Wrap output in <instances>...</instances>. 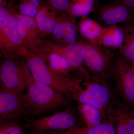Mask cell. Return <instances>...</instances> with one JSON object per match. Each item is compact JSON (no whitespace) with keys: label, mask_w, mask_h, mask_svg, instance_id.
Here are the masks:
<instances>
[{"label":"cell","mask_w":134,"mask_h":134,"mask_svg":"<svg viewBox=\"0 0 134 134\" xmlns=\"http://www.w3.org/2000/svg\"><path fill=\"white\" fill-rule=\"evenodd\" d=\"M113 1L122 3L132 9H134V0H113Z\"/></svg>","instance_id":"obj_28"},{"label":"cell","mask_w":134,"mask_h":134,"mask_svg":"<svg viewBox=\"0 0 134 134\" xmlns=\"http://www.w3.org/2000/svg\"><path fill=\"white\" fill-rule=\"evenodd\" d=\"M85 134H117V132L113 123L109 121L91 127H86Z\"/></svg>","instance_id":"obj_23"},{"label":"cell","mask_w":134,"mask_h":134,"mask_svg":"<svg viewBox=\"0 0 134 134\" xmlns=\"http://www.w3.org/2000/svg\"><path fill=\"white\" fill-rule=\"evenodd\" d=\"M73 0H48L50 5L58 12H67Z\"/></svg>","instance_id":"obj_26"},{"label":"cell","mask_w":134,"mask_h":134,"mask_svg":"<svg viewBox=\"0 0 134 134\" xmlns=\"http://www.w3.org/2000/svg\"><path fill=\"white\" fill-rule=\"evenodd\" d=\"M27 111L25 94L13 92L1 87L0 120H18Z\"/></svg>","instance_id":"obj_10"},{"label":"cell","mask_w":134,"mask_h":134,"mask_svg":"<svg viewBox=\"0 0 134 134\" xmlns=\"http://www.w3.org/2000/svg\"><path fill=\"white\" fill-rule=\"evenodd\" d=\"M32 77L24 58L5 59L1 64V87L8 90L23 93Z\"/></svg>","instance_id":"obj_4"},{"label":"cell","mask_w":134,"mask_h":134,"mask_svg":"<svg viewBox=\"0 0 134 134\" xmlns=\"http://www.w3.org/2000/svg\"><path fill=\"white\" fill-rule=\"evenodd\" d=\"M75 115L68 111L54 113L37 119L28 120L26 126L32 132L38 134H50L64 132L76 126Z\"/></svg>","instance_id":"obj_8"},{"label":"cell","mask_w":134,"mask_h":134,"mask_svg":"<svg viewBox=\"0 0 134 134\" xmlns=\"http://www.w3.org/2000/svg\"><path fill=\"white\" fill-rule=\"evenodd\" d=\"M32 50L39 55L52 69L59 74L71 77L69 73L75 71L66 59L57 53L38 46H36Z\"/></svg>","instance_id":"obj_15"},{"label":"cell","mask_w":134,"mask_h":134,"mask_svg":"<svg viewBox=\"0 0 134 134\" xmlns=\"http://www.w3.org/2000/svg\"><path fill=\"white\" fill-rule=\"evenodd\" d=\"M46 0H20L18 6L19 14L35 18Z\"/></svg>","instance_id":"obj_20"},{"label":"cell","mask_w":134,"mask_h":134,"mask_svg":"<svg viewBox=\"0 0 134 134\" xmlns=\"http://www.w3.org/2000/svg\"><path fill=\"white\" fill-rule=\"evenodd\" d=\"M105 82L93 80L84 83L73 94L78 103L90 104L98 108L103 115L107 114L114 103L111 90Z\"/></svg>","instance_id":"obj_6"},{"label":"cell","mask_w":134,"mask_h":134,"mask_svg":"<svg viewBox=\"0 0 134 134\" xmlns=\"http://www.w3.org/2000/svg\"><path fill=\"white\" fill-rule=\"evenodd\" d=\"M25 94L28 111L34 114L53 110L64 105L67 100L63 93L32 77Z\"/></svg>","instance_id":"obj_2"},{"label":"cell","mask_w":134,"mask_h":134,"mask_svg":"<svg viewBox=\"0 0 134 134\" xmlns=\"http://www.w3.org/2000/svg\"><path fill=\"white\" fill-rule=\"evenodd\" d=\"M113 34V49H119L124 41L125 35L122 27L117 25H110Z\"/></svg>","instance_id":"obj_24"},{"label":"cell","mask_w":134,"mask_h":134,"mask_svg":"<svg viewBox=\"0 0 134 134\" xmlns=\"http://www.w3.org/2000/svg\"><path fill=\"white\" fill-rule=\"evenodd\" d=\"M84 49L85 64L91 79L105 82L112 77L115 55L109 48L86 41H82Z\"/></svg>","instance_id":"obj_3"},{"label":"cell","mask_w":134,"mask_h":134,"mask_svg":"<svg viewBox=\"0 0 134 134\" xmlns=\"http://www.w3.org/2000/svg\"><path fill=\"white\" fill-rule=\"evenodd\" d=\"M77 109L87 128L94 126L102 122L103 113L96 107L86 103H78Z\"/></svg>","instance_id":"obj_18"},{"label":"cell","mask_w":134,"mask_h":134,"mask_svg":"<svg viewBox=\"0 0 134 134\" xmlns=\"http://www.w3.org/2000/svg\"><path fill=\"white\" fill-rule=\"evenodd\" d=\"M59 16L58 12L50 5L45 21L43 38L52 34L58 23Z\"/></svg>","instance_id":"obj_21"},{"label":"cell","mask_w":134,"mask_h":134,"mask_svg":"<svg viewBox=\"0 0 134 134\" xmlns=\"http://www.w3.org/2000/svg\"><path fill=\"white\" fill-rule=\"evenodd\" d=\"M15 14L22 42L26 48L32 50L42 38L35 18L20 14L16 11Z\"/></svg>","instance_id":"obj_13"},{"label":"cell","mask_w":134,"mask_h":134,"mask_svg":"<svg viewBox=\"0 0 134 134\" xmlns=\"http://www.w3.org/2000/svg\"><path fill=\"white\" fill-rule=\"evenodd\" d=\"M132 70H133V71L134 72V67L133 68H132Z\"/></svg>","instance_id":"obj_31"},{"label":"cell","mask_w":134,"mask_h":134,"mask_svg":"<svg viewBox=\"0 0 134 134\" xmlns=\"http://www.w3.org/2000/svg\"><path fill=\"white\" fill-rule=\"evenodd\" d=\"M94 0H73L67 13L72 17H86L93 11Z\"/></svg>","instance_id":"obj_19"},{"label":"cell","mask_w":134,"mask_h":134,"mask_svg":"<svg viewBox=\"0 0 134 134\" xmlns=\"http://www.w3.org/2000/svg\"><path fill=\"white\" fill-rule=\"evenodd\" d=\"M98 16L101 21L109 26L120 23L128 24L134 20L131 9L115 2L102 6L99 11Z\"/></svg>","instance_id":"obj_12"},{"label":"cell","mask_w":134,"mask_h":134,"mask_svg":"<svg viewBox=\"0 0 134 134\" xmlns=\"http://www.w3.org/2000/svg\"><path fill=\"white\" fill-rule=\"evenodd\" d=\"M36 46H40L66 58L75 71H77L86 80L91 77L85 68L84 49L81 41L64 44L46 37L40 39Z\"/></svg>","instance_id":"obj_7"},{"label":"cell","mask_w":134,"mask_h":134,"mask_svg":"<svg viewBox=\"0 0 134 134\" xmlns=\"http://www.w3.org/2000/svg\"></svg>","instance_id":"obj_33"},{"label":"cell","mask_w":134,"mask_h":134,"mask_svg":"<svg viewBox=\"0 0 134 134\" xmlns=\"http://www.w3.org/2000/svg\"><path fill=\"white\" fill-rule=\"evenodd\" d=\"M104 28L88 17L82 18L78 24V29L81 35L86 41L96 44Z\"/></svg>","instance_id":"obj_16"},{"label":"cell","mask_w":134,"mask_h":134,"mask_svg":"<svg viewBox=\"0 0 134 134\" xmlns=\"http://www.w3.org/2000/svg\"><path fill=\"white\" fill-rule=\"evenodd\" d=\"M15 11L12 7L4 24L0 26V54L5 59L24 58L27 50L19 34Z\"/></svg>","instance_id":"obj_5"},{"label":"cell","mask_w":134,"mask_h":134,"mask_svg":"<svg viewBox=\"0 0 134 134\" xmlns=\"http://www.w3.org/2000/svg\"><path fill=\"white\" fill-rule=\"evenodd\" d=\"M82 128H79L77 126L64 132H55L50 134H79L81 132Z\"/></svg>","instance_id":"obj_27"},{"label":"cell","mask_w":134,"mask_h":134,"mask_svg":"<svg viewBox=\"0 0 134 134\" xmlns=\"http://www.w3.org/2000/svg\"><path fill=\"white\" fill-rule=\"evenodd\" d=\"M86 128H82L81 132H80V133L79 134H85V132H86Z\"/></svg>","instance_id":"obj_29"},{"label":"cell","mask_w":134,"mask_h":134,"mask_svg":"<svg viewBox=\"0 0 134 134\" xmlns=\"http://www.w3.org/2000/svg\"><path fill=\"white\" fill-rule=\"evenodd\" d=\"M34 79L46 84L63 94L72 95L80 86V79H74L55 72L42 58L27 48L24 57Z\"/></svg>","instance_id":"obj_1"},{"label":"cell","mask_w":134,"mask_h":134,"mask_svg":"<svg viewBox=\"0 0 134 134\" xmlns=\"http://www.w3.org/2000/svg\"><path fill=\"white\" fill-rule=\"evenodd\" d=\"M122 27L125 39L119 49L120 54L132 68L134 67V24H128Z\"/></svg>","instance_id":"obj_17"},{"label":"cell","mask_w":134,"mask_h":134,"mask_svg":"<svg viewBox=\"0 0 134 134\" xmlns=\"http://www.w3.org/2000/svg\"><path fill=\"white\" fill-rule=\"evenodd\" d=\"M9 1H10V2L11 1V2L12 1H15V0H9Z\"/></svg>","instance_id":"obj_32"},{"label":"cell","mask_w":134,"mask_h":134,"mask_svg":"<svg viewBox=\"0 0 134 134\" xmlns=\"http://www.w3.org/2000/svg\"><path fill=\"white\" fill-rule=\"evenodd\" d=\"M126 103L115 102L107 114L117 134H134V110Z\"/></svg>","instance_id":"obj_11"},{"label":"cell","mask_w":134,"mask_h":134,"mask_svg":"<svg viewBox=\"0 0 134 134\" xmlns=\"http://www.w3.org/2000/svg\"><path fill=\"white\" fill-rule=\"evenodd\" d=\"M112 77L118 93L125 103L134 107V72L120 54L115 55Z\"/></svg>","instance_id":"obj_9"},{"label":"cell","mask_w":134,"mask_h":134,"mask_svg":"<svg viewBox=\"0 0 134 134\" xmlns=\"http://www.w3.org/2000/svg\"><path fill=\"white\" fill-rule=\"evenodd\" d=\"M98 44L103 47L113 49V34L111 26L104 28L99 38Z\"/></svg>","instance_id":"obj_25"},{"label":"cell","mask_w":134,"mask_h":134,"mask_svg":"<svg viewBox=\"0 0 134 134\" xmlns=\"http://www.w3.org/2000/svg\"><path fill=\"white\" fill-rule=\"evenodd\" d=\"M31 134H38L37 133H35V132H32V133Z\"/></svg>","instance_id":"obj_30"},{"label":"cell","mask_w":134,"mask_h":134,"mask_svg":"<svg viewBox=\"0 0 134 134\" xmlns=\"http://www.w3.org/2000/svg\"><path fill=\"white\" fill-rule=\"evenodd\" d=\"M16 120H0V134H26Z\"/></svg>","instance_id":"obj_22"},{"label":"cell","mask_w":134,"mask_h":134,"mask_svg":"<svg viewBox=\"0 0 134 134\" xmlns=\"http://www.w3.org/2000/svg\"><path fill=\"white\" fill-rule=\"evenodd\" d=\"M76 19L67 12L61 13L59 15L58 23L52 35L53 39L64 44L77 42V34Z\"/></svg>","instance_id":"obj_14"}]
</instances>
